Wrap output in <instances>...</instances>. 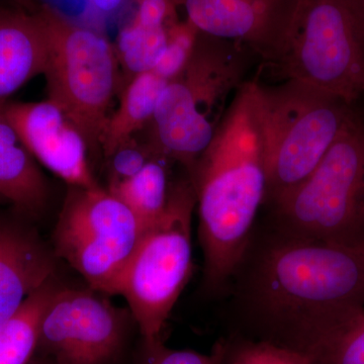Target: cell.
Listing matches in <instances>:
<instances>
[{
	"label": "cell",
	"mask_w": 364,
	"mask_h": 364,
	"mask_svg": "<svg viewBox=\"0 0 364 364\" xmlns=\"http://www.w3.org/2000/svg\"><path fill=\"white\" fill-rule=\"evenodd\" d=\"M167 13L166 0H141L134 23L148 26H163Z\"/></svg>",
	"instance_id": "24"
},
{
	"label": "cell",
	"mask_w": 364,
	"mask_h": 364,
	"mask_svg": "<svg viewBox=\"0 0 364 364\" xmlns=\"http://www.w3.org/2000/svg\"><path fill=\"white\" fill-rule=\"evenodd\" d=\"M141 364H224V345L220 340L210 354L196 351L174 350L165 346L161 337L143 342Z\"/></svg>",
	"instance_id": "21"
},
{
	"label": "cell",
	"mask_w": 364,
	"mask_h": 364,
	"mask_svg": "<svg viewBox=\"0 0 364 364\" xmlns=\"http://www.w3.org/2000/svg\"><path fill=\"white\" fill-rule=\"evenodd\" d=\"M242 48L228 40L210 46L196 41L186 66L162 90L153 116L162 155L181 162L188 173L212 142L229 97L246 82L255 55Z\"/></svg>",
	"instance_id": "5"
},
{
	"label": "cell",
	"mask_w": 364,
	"mask_h": 364,
	"mask_svg": "<svg viewBox=\"0 0 364 364\" xmlns=\"http://www.w3.org/2000/svg\"><path fill=\"white\" fill-rule=\"evenodd\" d=\"M109 159H111V182L109 183H114V182L126 181L135 176L152 158H150L149 154L144 151L136 149L128 145L117 151Z\"/></svg>",
	"instance_id": "23"
},
{
	"label": "cell",
	"mask_w": 364,
	"mask_h": 364,
	"mask_svg": "<svg viewBox=\"0 0 364 364\" xmlns=\"http://www.w3.org/2000/svg\"><path fill=\"white\" fill-rule=\"evenodd\" d=\"M48 40L42 14L0 9V100L44 74Z\"/></svg>",
	"instance_id": "13"
},
{
	"label": "cell",
	"mask_w": 364,
	"mask_h": 364,
	"mask_svg": "<svg viewBox=\"0 0 364 364\" xmlns=\"http://www.w3.org/2000/svg\"><path fill=\"white\" fill-rule=\"evenodd\" d=\"M195 188L189 177L170 184L161 217L144 230L112 294L124 296L139 326L143 342L154 341L193 272V215Z\"/></svg>",
	"instance_id": "6"
},
{
	"label": "cell",
	"mask_w": 364,
	"mask_h": 364,
	"mask_svg": "<svg viewBox=\"0 0 364 364\" xmlns=\"http://www.w3.org/2000/svg\"><path fill=\"white\" fill-rule=\"evenodd\" d=\"M143 231L130 208L109 191L69 186L53 234L54 252L92 291L112 294Z\"/></svg>",
	"instance_id": "9"
},
{
	"label": "cell",
	"mask_w": 364,
	"mask_h": 364,
	"mask_svg": "<svg viewBox=\"0 0 364 364\" xmlns=\"http://www.w3.org/2000/svg\"><path fill=\"white\" fill-rule=\"evenodd\" d=\"M196 31L198 28L191 23L169 32L166 49L152 72L165 80L176 76L186 66L195 48Z\"/></svg>",
	"instance_id": "20"
},
{
	"label": "cell",
	"mask_w": 364,
	"mask_h": 364,
	"mask_svg": "<svg viewBox=\"0 0 364 364\" xmlns=\"http://www.w3.org/2000/svg\"><path fill=\"white\" fill-rule=\"evenodd\" d=\"M222 341L224 364H318L299 352L236 334H230Z\"/></svg>",
	"instance_id": "19"
},
{
	"label": "cell",
	"mask_w": 364,
	"mask_h": 364,
	"mask_svg": "<svg viewBox=\"0 0 364 364\" xmlns=\"http://www.w3.org/2000/svg\"><path fill=\"white\" fill-rule=\"evenodd\" d=\"M4 100H0V148L21 144L16 131L4 114Z\"/></svg>",
	"instance_id": "25"
},
{
	"label": "cell",
	"mask_w": 364,
	"mask_h": 364,
	"mask_svg": "<svg viewBox=\"0 0 364 364\" xmlns=\"http://www.w3.org/2000/svg\"><path fill=\"white\" fill-rule=\"evenodd\" d=\"M188 177L198 205L203 287L220 296L247 245L267 191L253 81H246L236 93Z\"/></svg>",
	"instance_id": "2"
},
{
	"label": "cell",
	"mask_w": 364,
	"mask_h": 364,
	"mask_svg": "<svg viewBox=\"0 0 364 364\" xmlns=\"http://www.w3.org/2000/svg\"><path fill=\"white\" fill-rule=\"evenodd\" d=\"M253 85L264 147L267 205L312 173L348 123L354 107L294 79L272 85L253 80Z\"/></svg>",
	"instance_id": "4"
},
{
	"label": "cell",
	"mask_w": 364,
	"mask_h": 364,
	"mask_svg": "<svg viewBox=\"0 0 364 364\" xmlns=\"http://www.w3.org/2000/svg\"><path fill=\"white\" fill-rule=\"evenodd\" d=\"M4 112L18 140L38 161L69 186H98L88 162V148L77 129L49 100L16 102L4 100Z\"/></svg>",
	"instance_id": "11"
},
{
	"label": "cell",
	"mask_w": 364,
	"mask_h": 364,
	"mask_svg": "<svg viewBox=\"0 0 364 364\" xmlns=\"http://www.w3.org/2000/svg\"><path fill=\"white\" fill-rule=\"evenodd\" d=\"M231 334L324 364L364 315V250L277 233L257 220L224 294Z\"/></svg>",
	"instance_id": "1"
},
{
	"label": "cell",
	"mask_w": 364,
	"mask_h": 364,
	"mask_svg": "<svg viewBox=\"0 0 364 364\" xmlns=\"http://www.w3.org/2000/svg\"><path fill=\"white\" fill-rule=\"evenodd\" d=\"M168 80L154 72L135 76L124 90L119 107L109 114L100 138V150L105 157L130 145L132 136L154 116L157 102Z\"/></svg>",
	"instance_id": "14"
},
{
	"label": "cell",
	"mask_w": 364,
	"mask_h": 364,
	"mask_svg": "<svg viewBox=\"0 0 364 364\" xmlns=\"http://www.w3.org/2000/svg\"><path fill=\"white\" fill-rule=\"evenodd\" d=\"M168 42L164 26H148L132 23L117 37V60L135 75L152 72Z\"/></svg>",
	"instance_id": "18"
},
{
	"label": "cell",
	"mask_w": 364,
	"mask_h": 364,
	"mask_svg": "<svg viewBox=\"0 0 364 364\" xmlns=\"http://www.w3.org/2000/svg\"><path fill=\"white\" fill-rule=\"evenodd\" d=\"M42 16L48 40V100L77 129L88 151L100 152L116 90V52L100 33L73 26L48 9Z\"/></svg>",
	"instance_id": "8"
},
{
	"label": "cell",
	"mask_w": 364,
	"mask_h": 364,
	"mask_svg": "<svg viewBox=\"0 0 364 364\" xmlns=\"http://www.w3.org/2000/svg\"><path fill=\"white\" fill-rule=\"evenodd\" d=\"M91 6L102 13H112L123 4L124 0H88Z\"/></svg>",
	"instance_id": "26"
},
{
	"label": "cell",
	"mask_w": 364,
	"mask_h": 364,
	"mask_svg": "<svg viewBox=\"0 0 364 364\" xmlns=\"http://www.w3.org/2000/svg\"><path fill=\"white\" fill-rule=\"evenodd\" d=\"M324 364H364V315L340 339Z\"/></svg>",
	"instance_id": "22"
},
{
	"label": "cell",
	"mask_w": 364,
	"mask_h": 364,
	"mask_svg": "<svg viewBox=\"0 0 364 364\" xmlns=\"http://www.w3.org/2000/svg\"><path fill=\"white\" fill-rule=\"evenodd\" d=\"M351 4L364 33V0H351Z\"/></svg>",
	"instance_id": "27"
},
{
	"label": "cell",
	"mask_w": 364,
	"mask_h": 364,
	"mask_svg": "<svg viewBox=\"0 0 364 364\" xmlns=\"http://www.w3.org/2000/svg\"><path fill=\"white\" fill-rule=\"evenodd\" d=\"M54 279L32 294L18 313L0 326V364H28L38 347L41 320L53 294Z\"/></svg>",
	"instance_id": "17"
},
{
	"label": "cell",
	"mask_w": 364,
	"mask_h": 364,
	"mask_svg": "<svg viewBox=\"0 0 364 364\" xmlns=\"http://www.w3.org/2000/svg\"><path fill=\"white\" fill-rule=\"evenodd\" d=\"M48 184L31 153L21 144L0 148V196L16 215L37 219L48 202Z\"/></svg>",
	"instance_id": "15"
},
{
	"label": "cell",
	"mask_w": 364,
	"mask_h": 364,
	"mask_svg": "<svg viewBox=\"0 0 364 364\" xmlns=\"http://www.w3.org/2000/svg\"><path fill=\"white\" fill-rule=\"evenodd\" d=\"M28 364H53L51 361L48 360L47 358H33L32 360L28 363Z\"/></svg>",
	"instance_id": "28"
},
{
	"label": "cell",
	"mask_w": 364,
	"mask_h": 364,
	"mask_svg": "<svg viewBox=\"0 0 364 364\" xmlns=\"http://www.w3.org/2000/svg\"><path fill=\"white\" fill-rule=\"evenodd\" d=\"M21 219L0 218V326L54 279L56 254Z\"/></svg>",
	"instance_id": "12"
},
{
	"label": "cell",
	"mask_w": 364,
	"mask_h": 364,
	"mask_svg": "<svg viewBox=\"0 0 364 364\" xmlns=\"http://www.w3.org/2000/svg\"><path fill=\"white\" fill-rule=\"evenodd\" d=\"M93 291L58 287L41 320L37 350L53 364H109L123 344V311Z\"/></svg>",
	"instance_id": "10"
},
{
	"label": "cell",
	"mask_w": 364,
	"mask_h": 364,
	"mask_svg": "<svg viewBox=\"0 0 364 364\" xmlns=\"http://www.w3.org/2000/svg\"><path fill=\"white\" fill-rule=\"evenodd\" d=\"M361 102H363L364 104V100ZM359 114H360V112H359ZM360 116L363 117V119H364V114H360Z\"/></svg>",
	"instance_id": "30"
},
{
	"label": "cell",
	"mask_w": 364,
	"mask_h": 364,
	"mask_svg": "<svg viewBox=\"0 0 364 364\" xmlns=\"http://www.w3.org/2000/svg\"><path fill=\"white\" fill-rule=\"evenodd\" d=\"M262 210L260 222L284 236L364 250V119L355 107L312 173Z\"/></svg>",
	"instance_id": "3"
},
{
	"label": "cell",
	"mask_w": 364,
	"mask_h": 364,
	"mask_svg": "<svg viewBox=\"0 0 364 364\" xmlns=\"http://www.w3.org/2000/svg\"><path fill=\"white\" fill-rule=\"evenodd\" d=\"M162 157L152 158L135 176L109 183V193L130 208L143 230L161 217L168 202L170 183Z\"/></svg>",
	"instance_id": "16"
},
{
	"label": "cell",
	"mask_w": 364,
	"mask_h": 364,
	"mask_svg": "<svg viewBox=\"0 0 364 364\" xmlns=\"http://www.w3.org/2000/svg\"><path fill=\"white\" fill-rule=\"evenodd\" d=\"M263 66L280 80L308 83L352 107L363 102L364 33L351 0H314Z\"/></svg>",
	"instance_id": "7"
},
{
	"label": "cell",
	"mask_w": 364,
	"mask_h": 364,
	"mask_svg": "<svg viewBox=\"0 0 364 364\" xmlns=\"http://www.w3.org/2000/svg\"><path fill=\"white\" fill-rule=\"evenodd\" d=\"M2 202H6V200H4V198H2L1 196H0V203Z\"/></svg>",
	"instance_id": "29"
}]
</instances>
